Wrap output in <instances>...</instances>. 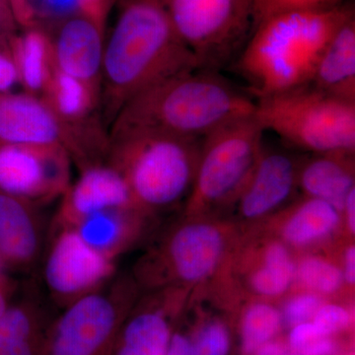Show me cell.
<instances>
[{
	"mask_svg": "<svg viewBox=\"0 0 355 355\" xmlns=\"http://www.w3.org/2000/svg\"><path fill=\"white\" fill-rule=\"evenodd\" d=\"M186 291L156 289L137 299L119 329L111 355H166L172 336L169 318L183 304Z\"/></svg>",
	"mask_w": 355,
	"mask_h": 355,
	"instance_id": "13",
	"label": "cell"
},
{
	"mask_svg": "<svg viewBox=\"0 0 355 355\" xmlns=\"http://www.w3.org/2000/svg\"><path fill=\"white\" fill-rule=\"evenodd\" d=\"M166 355H193L190 336L173 334Z\"/></svg>",
	"mask_w": 355,
	"mask_h": 355,
	"instance_id": "38",
	"label": "cell"
},
{
	"mask_svg": "<svg viewBox=\"0 0 355 355\" xmlns=\"http://www.w3.org/2000/svg\"><path fill=\"white\" fill-rule=\"evenodd\" d=\"M1 2H9V0H0V3H1Z\"/></svg>",
	"mask_w": 355,
	"mask_h": 355,
	"instance_id": "43",
	"label": "cell"
},
{
	"mask_svg": "<svg viewBox=\"0 0 355 355\" xmlns=\"http://www.w3.org/2000/svg\"><path fill=\"white\" fill-rule=\"evenodd\" d=\"M342 212H345V220L350 234L354 235L355 232V189L350 191L349 197L345 200Z\"/></svg>",
	"mask_w": 355,
	"mask_h": 355,
	"instance_id": "41",
	"label": "cell"
},
{
	"mask_svg": "<svg viewBox=\"0 0 355 355\" xmlns=\"http://www.w3.org/2000/svg\"><path fill=\"white\" fill-rule=\"evenodd\" d=\"M191 340L193 355H228L230 349L227 327L218 320L203 324Z\"/></svg>",
	"mask_w": 355,
	"mask_h": 355,
	"instance_id": "31",
	"label": "cell"
},
{
	"mask_svg": "<svg viewBox=\"0 0 355 355\" xmlns=\"http://www.w3.org/2000/svg\"><path fill=\"white\" fill-rule=\"evenodd\" d=\"M137 288L132 277H119L65 307L46 333L43 355H111Z\"/></svg>",
	"mask_w": 355,
	"mask_h": 355,
	"instance_id": "9",
	"label": "cell"
},
{
	"mask_svg": "<svg viewBox=\"0 0 355 355\" xmlns=\"http://www.w3.org/2000/svg\"><path fill=\"white\" fill-rule=\"evenodd\" d=\"M83 12L97 21L100 24H106L112 0H80Z\"/></svg>",
	"mask_w": 355,
	"mask_h": 355,
	"instance_id": "35",
	"label": "cell"
},
{
	"mask_svg": "<svg viewBox=\"0 0 355 355\" xmlns=\"http://www.w3.org/2000/svg\"><path fill=\"white\" fill-rule=\"evenodd\" d=\"M19 31L9 2L0 3V38H9Z\"/></svg>",
	"mask_w": 355,
	"mask_h": 355,
	"instance_id": "36",
	"label": "cell"
},
{
	"mask_svg": "<svg viewBox=\"0 0 355 355\" xmlns=\"http://www.w3.org/2000/svg\"><path fill=\"white\" fill-rule=\"evenodd\" d=\"M295 266L286 243L280 240L268 243L261 253L260 265L248 277L250 289L263 297L282 295L295 279Z\"/></svg>",
	"mask_w": 355,
	"mask_h": 355,
	"instance_id": "25",
	"label": "cell"
},
{
	"mask_svg": "<svg viewBox=\"0 0 355 355\" xmlns=\"http://www.w3.org/2000/svg\"><path fill=\"white\" fill-rule=\"evenodd\" d=\"M105 26L83 12L50 33L55 69L102 96Z\"/></svg>",
	"mask_w": 355,
	"mask_h": 355,
	"instance_id": "14",
	"label": "cell"
},
{
	"mask_svg": "<svg viewBox=\"0 0 355 355\" xmlns=\"http://www.w3.org/2000/svg\"><path fill=\"white\" fill-rule=\"evenodd\" d=\"M200 69L223 67L253 29L249 0H160Z\"/></svg>",
	"mask_w": 355,
	"mask_h": 355,
	"instance_id": "10",
	"label": "cell"
},
{
	"mask_svg": "<svg viewBox=\"0 0 355 355\" xmlns=\"http://www.w3.org/2000/svg\"><path fill=\"white\" fill-rule=\"evenodd\" d=\"M16 292V284L6 273L0 275V319L12 303Z\"/></svg>",
	"mask_w": 355,
	"mask_h": 355,
	"instance_id": "37",
	"label": "cell"
},
{
	"mask_svg": "<svg viewBox=\"0 0 355 355\" xmlns=\"http://www.w3.org/2000/svg\"><path fill=\"white\" fill-rule=\"evenodd\" d=\"M342 212L330 203L304 198L289 209L282 228L287 246L305 248L328 239L340 223Z\"/></svg>",
	"mask_w": 355,
	"mask_h": 355,
	"instance_id": "23",
	"label": "cell"
},
{
	"mask_svg": "<svg viewBox=\"0 0 355 355\" xmlns=\"http://www.w3.org/2000/svg\"><path fill=\"white\" fill-rule=\"evenodd\" d=\"M254 111V101L216 71L193 69L165 79L125 103L111 123L110 135L153 132L202 140Z\"/></svg>",
	"mask_w": 355,
	"mask_h": 355,
	"instance_id": "2",
	"label": "cell"
},
{
	"mask_svg": "<svg viewBox=\"0 0 355 355\" xmlns=\"http://www.w3.org/2000/svg\"><path fill=\"white\" fill-rule=\"evenodd\" d=\"M254 116L265 132L311 153L355 151V103L324 94L310 84L259 98Z\"/></svg>",
	"mask_w": 355,
	"mask_h": 355,
	"instance_id": "5",
	"label": "cell"
},
{
	"mask_svg": "<svg viewBox=\"0 0 355 355\" xmlns=\"http://www.w3.org/2000/svg\"><path fill=\"white\" fill-rule=\"evenodd\" d=\"M310 85L324 94L355 103V16L340 28L320 55Z\"/></svg>",
	"mask_w": 355,
	"mask_h": 355,
	"instance_id": "20",
	"label": "cell"
},
{
	"mask_svg": "<svg viewBox=\"0 0 355 355\" xmlns=\"http://www.w3.org/2000/svg\"><path fill=\"white\" fill-rule=\"evenodd\" d=\"M6 266L4 265L3 261L0 258V275H3L4 270H6Z\"/></svg>",
	"mask_w": 355,
	"mask_h": 355,
	"instance_id": "42",
	"label": "cell"
},
{
	"mask_svg": "<svg viewBox=\"0 0 355 355\" xmlns=\"http://www.w3.org/2000/svg\"><path fill=\"white\" fill-rule=\"evenodd\" d=\"M295 279L306 291L330 295L342 287V270L320 257H307L295 266Z\"/></svg>",
	"mask_w": 355,
	"mask_h": 355,
	"instance_id": "28",
	"label": "cell"
},
{
	"mask_svg": "<svg viewBox=\"0 0 355 355\" xmlns=\"http://www.w3.org/2000/svg\"><path fill=\"white\" fill-rule=\"evenodd\" d=\"M18 84L24 92L40 96L55 69L51 35L43 30L21 29L9 38Z\"/></svg>",
	"mask_w": 355,
	"mask_h": 355,
	"instance_id": "22",
	"label": "cell"
},
{
	"mask_svg": "<svg viewBox=\"0 0 355 355\" xmlns=\"http://www.w3.org/2000/svg\"><path fill=\"white\" fill-rule=\"evenodd\" d=\"M289 347L298 355H333L336 349L331 336L322 335L311 322L292 328Z\"/></svg>",
	"mask_w": 355,
	"mask_h": 355,
	"instance_id": "30",
	"label": "cell"
},
{
	"mask_svg": "<svg viewBox=\"0 0 355 355\" xmlns=\"http://www.w3.org/2000/svg\"><path fill=\"white\" fill-rule=\"evenodd\" d=\"M121 207L137 209L121 175L108 163H99L79 171L60 198L53 225L73 227L86 217Z\"/></svg>",
	"mask_w": 355,
	"mask_h": 355,
	"instance_id": "16",
	"label": "cell"
},
{
	"mask_svg": "<svg viewBox=\"0 0 355 355\" xmlns=\"http://www.w3.org/2000/svg\"><path fill=\"white\" fill-rule=\"evenodd\" d=\"M250 2H251V4H252V0H249Z\"/></svg>",
	"mask_w": 355,
	"mask_h": 355,
	"instance_id": "44",
	"label": "cell"
},
{
	"mask_svg": "<svg viewBox=\"0 0 355 355\" xmlns=\"http://www.w3.org/2000/svg\"><path fill=\"white\" fill-rule=\"evenodd\" d=\"M109 137L106 162L123 178L137 209L150 216L188 198L202 140L153 132Z\"/></svg>",
	"mask_w": 355,
	"mask_h": 355,
	"instance_id": "4",
	"label": "cell"
},
{
	"mask_svg": "<svg viewBox=\"0 0 355 355\" xmlns=\"http://www.w3.org/2000/svg\"><path fill=\"white\" fill-rule=\"evenodd\" d=\"M148 216L135 207H121L86 217L72 228L98 253L116 261L139 241Z\"/></svg>",
	"mask_w": 355,
	"mask_h": 355,
	"instance_id": "18",
	"label": "cell"
},
{
	"mask_svg": "<svg viewBox=\"0 0 355 355\" xmlns=\"http://www.w3.org/2000/svg\"><path fill=\"white\" fill-rule=\"evenodd\" d=\"M227 245V233L222 226L205 221L203 216H187L139 259L132 279L150 291L188 288L214 275Z\"/></svg>",
	"mask_w": 355,
	"mask_h": 355,
	"instance_id": "7",
	"label": "cell"
},
{
	"mask_svg": "<svg viewBox=\"0 0 355 355\" xmlns=\"http://www.w3.org/2000/svg\"><path fill=\"white\" fill-rule=\"evenodd\" d=\"M46 333L38 301L13 299L0 319V355H43Z\"/></svg>",
	"mask_w": 355,
	"mask_h": 355,
	"instance_id": "21",
	"label": "cell"
},
{
	"mask_svg": "<svg viewBox=\"0 0 355 355\" xmlns=\"http://www.w3.org/2000/svg\"><path fill=\"white\" fill-rule=\"evenodd\" d=\"M324 303L323 296L314 292L295 294L284 305L282 312V322L292 328L297 324L309 323Z\"/></svg>",
	"mask_w": 355,
	"mask_h": 355,
	"instance_id": "32",
	"label": "cell"
},
{
	"mask_svg": "<svg viewBox=\"0 0 355 355\" xmlns=\"http://www.w3.org/2000/svg\"><path fill=\"white\" fill-rule=\"evenodd\" d=\"M298 189L306 198L324 200L342 212L354 190V153H316L299 163Z\"/></svg>",
	"mask_w": 355,
	"mask_h": 355,
	"instance_id": "19",
	"label": "cell"
},
{
	"mask_svg": "<svg viewBox=\"0 0 355 355\" xmlns=\"http://www.w3.org/2000/svg\"><path fill=\"white\" fill-rule=\"evenodd\" d=\"M342 4L343 0H252L253 29L263 20L277 14L294 11L327 10Z\"/></svg>",
	"mask_w": 355,
	"mask_h": 355,
	"instance_id": "29",
	"label": "cell"
},
{
	"mask_svg": "<svg viewBox=\"0 0 355 355\" xmlns=\"http://www.w3.org/2000/svg\"><path fill=\"white\" fill-rule=\"evenodd\" d=\"M44 240L39 205L0 193V258L6 268H32L43 252Z\"/></svg>",
	"mask_w": 355,
	"mask_h": 355,
	"instance_id": "17",
	"label": "cell"
},
{
	"mask_svg": "<svg viewBox=\"0 0 355 355\" xmlns=\"http://www.w3.org/2000/svg\"><path fill=\"white\" fill-rule=\"evenodd\" d=\"M343 282H347L349 286H354L355 284V247L350 245L345 251L343 254Z\"/></svg>",
	"mask_w": 355,
	"mask_h": 355,
	"instance_id": "39",
	"label": "cell"
},
{
	"mask_svg": "<svg viewBox=\"0 0 355 355\" xmlns=\"http://www.w3.org/2000/svg\"><path fill=\"white\" fill-rule=\"evenodd\" d=\"M282 312L275 306L258 302L245 311L241 324L242 350L254 354L266 343L272 342L282 327Z\"/></svg>",
	"mask_w": 355,
	"mask_h": 355,
	"instance_id": "27",
	"label": "cell"
},
{
	"mask_svg": "<svg viewBox=\"0 0 355 355\" xmlns=\"http://www.w3.org/2000/svg\"><path fill=\"white\" fill-rule=\"evenodd\" d=\"M263 133L253 114L203 137L186 216H205L233 205L265 146Z\"/></svg>",
	"mask_w": 355,
	"mask_h": 355,
	"instance_id": "6",
	"label": "cell"
},
{
	"mask_svg": "<svg viewBox=\"0 0 355 355\" xmlns=\"http://www.w3.org/2000/svg\"><path fill=\"white\" fill-rule=\"evenodd\" d=\"M254 355H298L284 343L270 342L257 350Z\"/></svg>",
	"mask_w": 355,
	"mask_h": 355,
	"instance_id": "40",
	"label": "cell"
},
{
	"mask_svg": "<svg viewBox=\"0 0 355 355\" xmlns=\"http://www.w3.org/2000/svg\"><path fill=\"white\" fill-rule=\"evenodd\" d=\"M0 144L62 147L81 171L106 161L110 137L98 121L71 123L40 96L10 91L0 92Z\"/></svg>",
	"mask_w": 355,
	"mask_h": 355,
	"instance_id": "8",
	"label": "cell"
},
{
	"mask_svg": "<svg viewBox=\"0 0 355 355\" xmlns=\"http://www.w3.org/2000/svg\"><path fill=\"white\" fill-rule=\"evenodd\" d=\"M299 163L291 154L263 146L253 171L232 205L241 218L259 220L286 205L298 189Z\"/></svg>",
	"mask_w": 355,
	"mask_h": 355,
	"instance_id": "15",
	"label": "cell"
},
{
	"mask_svg": "<svg viewBox=\"0 0 355 355\" xmlns=\"http://www.w3.org/2000/svg\"><path fill=\"white\" fill-rule=\"evenodd\" d=\"M311 323L322 335L331 336L345 330L352 323V314L347 308L338 304H324L317 311Z\"/></svg>",
	"mask_w": 355,
	"mask_h": 355,
	"instance_id": "33",
	"label": "cell"
},
{
	"mask_svg": "<svg viewBox=\"0 0 355 355\" xmlns=\"http://www.w3.org/2000/svg\"><path fill=\"white\" fill-rule=\"evenodd\" d=\"M354 7L277 14L257 25L237 69L257 98L308 85L320 55Z\"/></svg>",
	"mask_w": 355,
	"mask_h": 355,
	"instance_id": "3",
	"label": "cell"
},
{
	"mask_svg": "<svg viewBox=\"0 0 355 355\" xmlns=\"http://www.w3.org/2000/svg\"><path fill=\"white\" fill-rule=\"evenodd\" d=\"M71 157L62 147L0 144V193L44 205L71 184Z\"/></svg>",
	"mask_w": 355,
	"mask_h": 355,
	"instance_id": "12",
	"label": "cell"
},
{
	"mask_svg": "<svg viewBox=\"0 0 355 355\" xmlns=\"http://www.w3.org/2000/svg\"><path fill=\"white\" fill-rule=\"evenodd\" d=\"M160 0H121L103 58L101 102L112 123L121 107L165 79L198 69Z\"/></svg>",
	"mask_w": 355,
	"mask_h": 355,
	"instance_id": "1",
	"label": "cell"
},
{
	"mask_svg": "<svg viewBox=\"0 0 355 355\" xmlns=\"http://www.w3.org/2000/svg\"><path fill=\"white\" fill-rule=\"evenodd\" d=\"M40 97L64 120L76 123L98 121L94 114L101 95L55 67Z\"/></svg>",
	"mask_w": 355,
	"mask_h": 355,
	"instance_id": "24",
	"label": "cell"
},
{
	"mask_svg": "<svg viewBox=\"0 0 355 355\" xmlns=\"http://www.w3.org/2000/svg\"><path fill=\"white\" fill-rule=\"evenodd\" d=\"M116 270V261L86 244L76 229L51 225L44 280L51 297L64 309L106 286Z\"/></svg>",
	"mask_w": 355,
	"mask_h": 355,
	"instance_id": "11",
	"label": "cell"
},
{
	"mask_svg": "<svg viewBox=\"0 0 355 355\" xmlns=\"http://www.w3.org/2000/svg\"><path fill=\"white\" fill-rule=\"evenodd\" d=\"M9 3L19 29L35 28L49 34L83 12L80 0H9Z\"/></svg>",
	"mask_w": 355,
	"mask_h": 355,
	"instance_id": "26",
	"label": "cell"
},
{
	"mask_svg": "<svg viewBox=\"0 0 355 355\" xmlns=\"http://www.w3.org/2000/svg\"><path fill=\"white\" fill-rule=\"evenodd\" d=\"M9 38H0V92H10L14 86L18 84Z\"/></svg>",
	"mask_w": 355,
	"mask_h": 355,
	"instance_id": "34",
	"label": "cell"
}]
</instances>
